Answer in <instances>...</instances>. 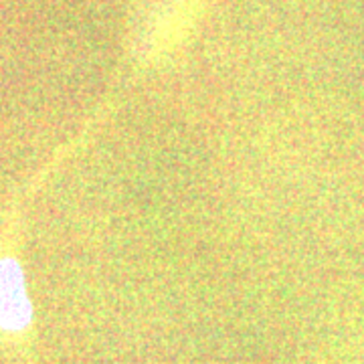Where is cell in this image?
<instances>
[{
    "label": "cell",
    "mask_w": 364,
    "mask_h": 364,
    "mask_svg": "<svg viewBox=\"0 0 364 364\" xmlns=\"http://www.w3.org/2000/svg\"><path fill=\"white\" fill-rule=\"evenodd\" d=\"M33 322V304L28 298L25 273L18 261L0 257V330L21 334Z\"/></svg>",
    "instance_id": "obj_1"
}]
</instances>
